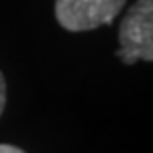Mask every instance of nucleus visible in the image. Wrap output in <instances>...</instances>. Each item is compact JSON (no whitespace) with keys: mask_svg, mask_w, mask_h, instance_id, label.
<instances>
[{"mask_svg":"<svg viewBox=\"0 0 153 153\" xmlns=\"http://www.w3.org/2000/svg\"><path fill=\"white\" fill-rule=\"evenodd\" d=\"M127 0H56V20L68 32H85L105 26Z\"/></svg>","mask_w":153,"mask_h":153,"instance_id":"f03ea898","label":"nucleus"},{"mask_svg":"<svg viewBox=\"0 0 153 153\" xmlns=\"http://www.w3.org/2000/svg\"><path fill=\"white\" fill-rule=\"evenodd\" d=\"M117 58L131 66L153 60V0H137L119 24Z\"/></svg>","mask_w":153,"mask_h":153,"instance_id":"f257e3e1","label":"nucleus"},{"mask_svg":"<svg viewBox=\"0 0 153 153\" xmlns=\"http://www.w3.org/2000/svg\"><path fill=\"white\" fill-rule=\"evenodd\" d=\"M0 153H26L16 145H8V143H0Z\"/></svg>","mask_w":153,"mask_h":153,"instance_id":"20e7f679","label":"nucleus"},{"mask_svg":"<svg viewBox=\"0 0 153 153\" xmlns=\"http://www.w3.org/2000/svg\"><path fill=\"white\" fill-rule=\"evenodd\" d=\"M6 105V82H4V76L0 72V115H2V109Z\"/></svg>","mask_w":153,"mask_h":153,"instance_id":"7ed1b4c3","label":"nucleus"}]
</instances>
